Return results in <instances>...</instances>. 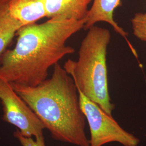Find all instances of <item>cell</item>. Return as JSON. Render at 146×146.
Returning a JSON list of instances; mask_svg holds the SVG:
<instances>
[{"label":"cell","instance_id":"cell-10","mask_svg":"<svg viewBox=\"0 0 146 146\" xmlns=\"http://www.w3.org/2000/svg\"><path fill=\"white\" fill-rule=\"evenodd\" d=\"M131 23L134 35L141 41L146 42V13L135 14Z\"/></svg>","mask_w":146,"mask_h":146},{"label":"cell","instance_id":"cell-11","mask_svg":"<svg viewBox=\"0 0 146 146\" xmlns=\"http://www.w3.org/2000/svg\"><path fill=\"white\" fill-rule=\"evenodd\" d=\"M14 135L22 146H46L43 136L36 139H34L32 137H26L22 135L18 129L16 131Z\"/></svg>","mask_w":146,"mask_h":146},{"label":"cell","instance_id":"cell-8","mask_svg":"<svg viewBox=\"0 0 146 146\" xmlns=\"http://www.w3.org/2000/svg\"><path fill=\"white\" fill-rule=\"evenodd\" d=\"M9 8L11 16L22 27L47 17L45 0H9Z\"/></svg>","mask_w":146,"mask_h":146},{"label":"cell","instance_id":"cell-2","mask_svg":"<svg viewBox=\"0 0 146 146\" xmlns=\"http://www.w3.org/2000/svg\"><path fill=\"white\" fill-rule=\"evenodd\" d=\"M11 84L54 139L76 146H90L78 89L72 77L58 63L54 66L51 78L36 86Z\"/></svg>","mask_w":146,"mask_h":146},{"label":"cell","instance_id":"cell-1","mask_svg":"<svg viewBox=\"0 0 146 146\" xmlns=\"http://www.w3.org/2000/svg\"><path fill=\"white\" fill-rule=\"evenodd\" d=\"M86 20L49 19L22 27L15 46L0 59V78L10 83L35 87L46 80L49 69L75 52L66 42L84 28Z\"/></svg>","mask_w":146,"mask_h":146},{"label":"cell","instance_id":"cell-9","mask_svg":"<svg viewBox=\"0 0 146 146\" xmlns=\"http://www.w3.org/2000/svg\"><path fill=\"white\" fill-rule=\"evenodd\" d=\"M9 2V0H0V59L22 27L11 15Z\"/></svg>","mask_w":146,"mask_h":146},{"label":"cell","instance_id":"cell-6","mask_svg":"<svg viewBox=\"0 0 146 146\" xmlns=\"http://www.w3.org/2000/svg\"><path fill=\"white\" fill-rule=\"evenodd\" d=\"M120 5L121 0H93V3L89 11L84 28L88 30L99 22H104L110 24L117 33L125 39L131 51L137 58L135 49L128 39V33L118 25L114 19V11Z\"/></svg>","mask_w":146,"mask_h":146},{"label":"cell","instance_id":"cell-4","mask_svg":"<svg viewBox=\"0 0 146 146\" xmlns=\"http://www.w3.org/2000/svg\"><path fill=\"white\" fill-rule=\"evenodd\" d=\"M78 92L81 108L89 128L90 146H103L111 142H117L123 146H138V138L122 128L112 115Z\"/></svg>","mask_w":146,"mask_h":146},{"label":"cell","instance_id":"cell-3","mask_svg":"<svg viewBox=\"0 0 146 146\" xmlns=\"http://www.w3.org/2000/svg\"><path fill=\"white\" fill-rule=\"evenodd\" d=\"M81 42L78 61L69 59L63 68L73 78L78 89L112 115L114 104L110 98L107 49L111 34L106 28L93 26Z\"/></svg>","mask_w":146,"mask_h":146},{"label":"cell","instance_id":"cell-5","mask_svg":"<svg viewBox=\"0 0 146 146\" xmlns=\"http://www.w3.org/2000/svg\"><path fill=\"white\" fill-rule=\"evenodd\" d=\"M0 101L3 107L2 119L15 125L22 135L43 136L45 126L34 111L16 93L10 82L0 78Z\"/></svg>","mask_w":146,"mask_h":146},{"label":"cell","instance_id":"cell-7","mask_svg":"<svg viewBox=\"0 0 146 146\" xmlns=\"http://www.w3.org/2000/svg\"><path fill=\"white\" fill-rule=\"evenodd\" d=\"M93 0H45L47 17L49 19L86 20L88 5Z\"/></svg>","mask_w":146,"mask_h":146}]
</instances>
